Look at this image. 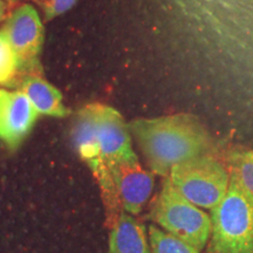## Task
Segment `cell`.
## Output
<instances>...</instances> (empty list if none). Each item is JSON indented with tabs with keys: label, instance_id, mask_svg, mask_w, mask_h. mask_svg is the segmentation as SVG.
<instances>
[{
	"label": "cell",
	"instance_id": "52a82bcc",
	"mask_svg": "<svg viewBox=\"0 0 253 253\" xmlns=\"http://www.w3.org/2000/svg\"><path fill=\"white\" fill-rule=\"evenodd\" d=\"M110 170L121 209L132 216L140 214L153 194L154 173L143 169L138 157L119 161Z\"/></svg>",
	"mask_w": 253,
	"mask_h": 253
},
{
	"label": "cell",
	"instance_id": "30bf717a",
	"mask_svg": "<svg viewBox=\"0 0 253 253\" xmlns=\"http://www.w3.org/2000/svg\"><path fill=\"white\" fill-rule=\"evenodd\" d=\"M108 253H153L144 224L132 214L121 211L109 229Z\"/></svg>",
	"mask_w": 253,
	"mask_h": 253
},
{
	"label": "cell",
	"instance_id": "ba28073f",
	"mask_svg": "<svg viewBox=\"0 0 253 253\" xmlns=\"http://www.w3.org/2000/svg\"><path fill=\"white\" fill-rule=\"evenodd\" d=\"M96 122L101 160L106 168L110 170L113 164L119 161L137 157L132 148L128 123L119 110L107 104L96 103Z\"/></svg>",
	"mask_w": 253,
	"mask_h": 253
},
{
	"label": "cell",
	"instance_id": "8fae6325",
	"mask_svg": "<svg viewBox=\"0 0 253 253\" xmlns=\"http://www.w3.org/2000/svg\"><path fill=\"white\" fill-rule=\"evenodd\" d=\"M149 243L153 253H201L192 245L155 225L149 226Z\"/></svg>",
	"mask_w": 253,
	"mask_h": 253
},
{
	"label": "cell",
	"instance_id": "5b68a950",
	"mask_svg": "<svg viewBox=\"0 0 253 253\" xmlns=\"http://www.w3.org/2000/svg\"><path fill=\"white\" fill-rule=\"evenodd\" d=\"M2 30L18 58L20 77L41 74L42 68L39 58L45 40V31L34 6H18L6 19Z\"/></svg>",
	"mask_w": 253,
	"mask_h": 253
},
{
	"label": "cell",
	"instance_id": "e0dca14e",
	"mask_svg": "<svg viewBox=\"0 0 253 253\" xmlns=\"http://www.w3.org/2000/svg\"><path fill=\"white\" fill-rule=\"evenodd\" d=\"M43 1H45V0H43Z\"/></svg>",
	"mask_w": 253,
	"mask_h": 253
},
{
	"label": "cell",
	"instance_id": "6da1fadb",
	"mask_svg": "<svg viewBox=\"0 0 253 253\" xmlns=\"http://www.w3.org/2000/svg\"><path fill=\"white\" fill-rule=\"evenodd\" d=\"M128 126L150 171L164 178L176 164L208 155L213 149L209 131L191 114L137 118Z\"/></svg>",
	"mask_w": 253,
	"mask_h": 253
},
{
	"label": "cell",
	"instance_id": "2e32d148",
	"mask_svg": "<svg viewBox=\"0 0 253 253\" xmlns=\"http://www.w3.org/2000/svg\"><path fill=\"white\" fill-rule=\"evenodd\" d=\"M5 1L8 2L9 5H14V4H17L19 0H5Z\"/></svg>",
	"mask_w": 253,
	"mask_h": 253
},
{
	"label": "cell",
	"instance_id": "8992f818",
	"mask_svg": "<svg viewBox=\"0 0 253 253\" xmlns=\"http://www.w3.org/2000/svg\"><path fill=\"white\" fill-rule=\"evenodd\" d=\"M39 115L23 91L0 88V142L9 150L24 143Z\"/></svg>",
	"mask_w": 253,
	"mask_h": 253
},
{
	"label": "cell",
	"instance_id": "3957f363",
	"mask_svg": "<svg viewBox=\"0 0 253 253\" xmlns=\"http://www.w3.org/2000/svg\"><path fill=\"white\" fill-rule=\"evenodd\" d=\"M149 219L166 232L182 239L199 251L209 244L212 231L211 217L179 194L169 177L150 207Z\"/></svg>",
	"mask_w": 253,
	"mask_h": 253
},
{
	"label": "cell",
	"instance_id": "9a60e30c",
	"mask_svg": "<svg viewBox=\"0 0 253 253\" xmlns=\"http://www.w3.org/2000/svg\"><path fill=\"white\" fill-rule=\"evenodd\" d=\"M7 7H8L7 2L4 1V0H0V21L5 19L6 12H7Z\"/></svg>",
	"mask_w": 253,
	"mask_h": 253
},
{
	"label": "cell",
	"instance_id": "7c38bea8",
	"mask_svg": "<svg viewBox=\"0 0 253 253\" xmlns=\"http://www.w3.org/2000/svg\"><path fill=\"white\" fill-rule=\"evenodd\" d=\"M227 169L235 173L249 191L253 194V151L232 149L226 156Z\"/></svg>",
	"mask_w": 253,
	"mask_h": 253
},
{
	"label": "cell",
	"instance_id": "9c48e42d",
	"mask_svg": "<svg viewBox=\"0 0 253 253\" xmlns=\"http://www.w3.org/2000/svg\"><path fill=\"white\" fill-rule=\"evenodd\" d=\"M17 84L19 90L26 95L41 115L63 119L71 114V110L63 104L61 91L41 77V74L23 75L19 78Z\"/></svg>",
	"mask_w": 253,
	"mask_h": 253
},
{
	"label": "cell",
	"instance_id": "4fadbf2b",
	"mask_svg": "<svg viewBox=\"0 0 253 253\" xmlns=\"http://www.w3.org/2000/svg\"><path fill=\"white\" fill-rule=\"evenodd\" d=\"M20 77L19 61L5 32L0 28V86H12Z\"/></svg>",
	"mask_w": 253,
	"mask_h": 253
},
{
	"label": "cell",
	"instance_id": "7a4b0ae2",
	"mask_svg": "<svg viewBox=\"0 0 253 253\" xmlns=\"http://www.w3.org/2000/svg\"><path fill=\"white\" fill-rule=\"evenodd\" d=\"M210 217L208 253H253V194L235 173L230 172L226 195Z\"/></svg>",
	"mask_w": 253,
	"mask_h": 253
},
{
	"label": "cell",
	"instance_id": "277c9868",
	"mask_svg": "<svg viewBox=\"0 0 253 253\" xmlns=\"http://www.w3.org/2000/svg\"><path fill=\"white\" fill-rule=\"evenodd\" d=\"M168 177L179 194L208 210L220 203L230 184L229 169L210 154L176 164Z\"/></svg>",
	"mask_w": 253,
	"mask_h": 253
},
{
	"label": "cell",
	"instance_id": "5bb4252c",
	"mask_svg": "<svg viewBox=\"0 0 253 253\" xmlns=\"http://www.w3.org/2000/svg\"><path fill=\"white\" fill-rule=\"evenodd\" d=\"M78 0H45L43 1V11L47 21L52 20L59 15L65 14L69 9L74 7Z\"/></svg>",
	"mask_w": 253,
	"mask_h": 253
}]
</instances>
